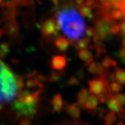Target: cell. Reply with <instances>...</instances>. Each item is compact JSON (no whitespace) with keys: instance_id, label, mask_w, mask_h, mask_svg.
I'll return each instance as SVG.
<instances>
[{"instance_id":"cell-1","label":"cell","mask_w":125,"mask_h":125,"mask_svg":"<svg viewBox=\"0 0 125 125\" xmlns=\"http://www.w3.org/2000/svg\"><path fill=\"white\" fill-rule=\"evenodd\" d=\"M24 85L22 77L16 75L0 58V110L6 104L13 102Z\"/></svg>"},{"instance_id":"cell-2","label":"cell","mask_w":125,"mask_h":125,"mask_svg":"<svg viewBox=\"0 0 125 125\" xmlns=\"http://www.w3.org/2000/svg\"><path fill=\"white\" fill-rule=\"evenodd\" d=\"M56 22L65 36L72 41L82 39L85 33V24L76 10L65 9L56 15Z\"/></svg>"},{"instance_id":"cell-3","label":"cell","mask_w":125,"mask_h":125,"mask_svg":"<svg viewBox=\"0 0 125 125\" xmlns=\"http://www.w3.org/2000/svg\"><path fill=\"white\" fill-rule=\"evenodd\" d=\"M42 88L33 92L22 89L12 104V109L17 113L18 116L29 119L33 117L37 113Z\"/></svg>"},{"instance_id":"cell-4","label":"cell","mask_w":125,"mask_h":125,"mask_svg":"<svg viewBox=\"0 0 125 125\" xmlns=\"http://www.w3.org/2000/svg\"><path fill=\"white\" fill-rule=\"evenodd\" d=\"M60 28L58 24L53 19H48L43 22L41 25V33L42 36L51 37L57 35Z\"/></svg>"},{"instance_id":"cell-5","label":"cell","mask_w":125,"mask_h":125,"mask_svg":"<svg viewBox=\"0 0 125 125\" xmlns=\"http://www.w3.org/2000/svg\"><path fill=\"white\" fill-rule=\"evenodd\" d=\"M67 64V58L64 55H55L51 61V67L57 72H62Z\"/></svg>"},{"instance_id":"cell-6","label":"cell","mask_w":125,"mask_h":125,"mask_svg":"<svg viewBox=\"0 0 125 125\" xmlns=\"http://www.w3.org/2000/svg\"><path fill=\"white\" fill-rule=\"evenodd\" d=\"M50 104L53 109V111L56 113H60L65 108L64 102L61 93H56L52 97L50 101Z\"/></svg>"},{"instance_id":"cell-7","label":"cell","mask_w":125,"mask_h":125,"mask_svg":"<svg viewBox=\"0 0 125 125\" xmlns=\"http://www.w3.org/2000/svg\"><path fill=\"white\" fill-rule=\"evenodd\" d=\"M98 104L99 101L97 97L93 94H90L83 108L86 109L90 113H94L97 112Z\"/></svg>"},{"instance_id":"cell-8","label":"cell","mask_w":125,"mask_h":125,"mask_svg":"<svg viewBox=\"0 0 125 125\" xmlns=\"http://www.w3.org/2000/svg\"><path fill=\"white\" fill-rule=\"evenodd\" d=\"M106 106L108 108V109L112 112H114L115 113H117L120 111L123 108L122 106L120 105V104L116 101V99L114 98L113 94L110 93L108 94L106 101Z\"/></svg>"},{"instance_id":"cell-9","label":"cell","mask_w":125,"mask_h":125,"mask_svg":"<svg viewBox=\"0 0 125 125\" xmlns=\"http://www.w3.org/2000/svg\"><path fill=\"white\" fill-rule=\"evenodd\" d=\"M65 111L72 118L76 120L81 116V108L76 103L70 104L65 106Z\"/></svg>"},{"instance_id":"cell-10","label":"cell","mask_w":125,"mask_h":125,"mask_svg":"<svg viewBox=\"0 0 125 125\" xmlns=\"http://www.w3.org/2000/svg\"><path fill=\"white\" fill-rule=\"evenodd\" d=\"M111 1L113 4L117 8V10L115 12H116L117 14V17L120 18H123L125 21L123 24H125V0H111Z\"/></svg>"},{"instance_id":"cell-11","label":"cell","mask_w":125,"mask_h":125,"mask_svg":"<svg viewBox=\"0 0 125 125\" xmlns=\"http://www.w3.org/2000/svg\"><path fill=\"white\" fill-rule=\"evenodd\" d=\"M55 45L60 52H64L69 48L70 41L63 36H58L55 40Z\"/></svg>"},{"instance_id":"cell-12","label":"cell","mask_w":125,"mask_h":125,"mask_svg":"<svg viewBox=\"0 0 125 125\" xmlns=\"http://www.w3.org/2000/svg\"><path fill=\"white\" fill-rule=\"evenodd\" d=\"M87 70L90 74L93 75H97L98 76H100L104 72V69L102 67L101 63L95 61L90 62L87 66Z\"/></svg>"},{"instance_id":"cell-13","label":"cell","mask_w":125,"mask_h":125,"mask_svg":"<svg viewBox=\"0 0 125 125\" xmlns=\"http://www.w3.org/2000/svg\"><path fill=\"white\" fill-rule=\"evenodd\" d=\"M89 95L90 92L88 89L83 88L79 90L77 95V103H76L79 106V107L82 108H84L85 104Z\"/></svg>"},{"instance_id":"cell-14","label":"cell","mask_w":125,"mask_h":125,"mask_svg":"<svg viewBox=\"0 0 125 125\" xmlns=\"http://www.w3.org/2000/svg\"><path fill=\"white\" fill-rule=\"evenodd\" d=\"M79 58H80L81 61L85 62V66H88L90 62L93 61V56L92 53L87 50V49H83L80 50L78 53Z\"/></svg>"},{"instance_id":"cell-15","label":"cell","mask_w":125,"mask_h":125,"mask_svg":"<svg viewBox=\"0 0 125 125\" xmlns=\"http://www.w3.org/2000/svg\"><path fill=\"white\" fill-rule=\"evenodd\" d=\"M101 65H102V66L104 70H108L111 67L112 68L116 67L117 62L116 61H115L114 59H112L110 57H105L102 61Z\"/></svg>"},{"instance_id":"cell-16","label":"cell","mask_w":125,"mask_h":125,"mask_svg":"<svg viewBox=\"0 0 125 125\" xmlns=\"http://www.w3.org/2000/svg\"><path fill=\"white\" fill-rule=\"evenodd\" d=\"M115 79L120 85H125V70L117 68L115 72Z\"/></svg>"},{"instance_id":"cell-17","label":"cell","mask_w":125,"mask_h":125,"mask_svg":"<svg viewBox=\"0 0 125 125\" xmlns=\"http://www.w3.org/2000/svg\"><path fill=\"white\" fill-rule=\"evenodd\" d=\"M117 115L115 113L110 111L104 117V121L105 125H113L117 122Z\"/></svg>"},{"instance_id":"cell-18","label":"cell","mask_w":125,"mask_h":125,"mask_svg":"<svg viewBox=\"0 0 125 125\" xmlns=\"http://www.w3.org/2000/svg\"><path fill=\"white\" fill-rule=\"evenodd\" d=\"M10 53L9 43L3 42L0 44V58H5Z\"/></svg>"},{"instance_id":"cell-19","label":"cell","mask_w":125,"mask_h":125,"mask_svg":"<svg viewBox=\"0 0 125 125\" xmlns=\"http://www.w3.org/2000/svg\"><path fill=\"white\" fill-rule=\"evenodd\" d=\"M63 74H64L63 72H52L49 74V76L47 77V81H48L49 82H51V83L58 81H59L61 79V77H62Z\"/></svg>"},{"instance_id":"cell-20","label":"cell","mask_w":125,"mask_h":125,"mask_svg":"<svg viewBox=\"0 0 125 125\" xmlns=\"http://www.w3.org/2000/svg\"><path fill=\"white\" fill-rule=\"evenodd\" d=\"M90 40L88 38H82L81 40H78L76 42L75 47L78 50H83V49H86L88 47V45L89 44Z\"/></svg>"},{"instance_id":"cell-21","label":"cell","mask_w":125,"mask_h":125,"mask_svg":"<svg viewBox=\"0 0 125 125\" xmlns=\"http://www.w3.org/2000/svg\"><path fill=\"white\" fill-rule=\"evenodd\" d=\"M110 88H111L112 93L117 94L120 93V92L122 91V86L116 81H113V82L111 83V84H110Z\"/></svg>"},{"instance_id":"cell-22","label":"cell","mask_w":125,"mask_h":125,"mask_svg":"<svg viewBox=\"0 0 125 125\" xmlns=\"http://www.w3.org/2000/svg\"><path fill=\"white\" fill-rule=\"evenodd\" d=\"M18 0H1L0 6L4 7H13L14 6L17 4Z\"/></svg>"},{"instance_id":"cell-23","label":"cell","mask_w":125,"mask_h":125,"mask_svg":"<svg viewBox=\"0 0 125 125\" xmlns=\"http://www.w3.org/2000/svg\"><path fill=\"white\" fill-rule=\"evenodd\" d=\"M114 98L116 99V101L120 104V105L122 106H125V94L122 93L115 94V95H113Z\"/></svg>"},{"instance_id":"cell-24","label":"cell","mask_w":125,"mask_h":125,"mask_svg":"<svg viewBox=\"0 0 125 125\" xmlns=\"http://www.w3.org/2000/svg\"><path fill=\"white\" fill-rule=\"evenodd\" d=\"M67 85L70 86H75V85H79V80L76 76H72L67 81Z\"/></svg>"},{"instance_id":"cell-25","label":"cell","mask_w":125,"mask_h":125,"mask_svg":"<svg viewBox=\"0 0 125 125\" xmlns=\"http://www.w3.org/2000/svg\"><path fill=\"white\" fill-rule=\"evenodd\" d=\"M97 113L98 116L100 118H104L105 117V115L108 113L107 111L102 107H99V108H97Z\"/></svg>"},{"instance_id":"cell-26","label":"cell","mask_w":125,"mask_h":125,"mask_svg":"<svg viewBox=\"0 0 125 125\" xmlns=\"http://www.w3.org/2000/svg\"><path fill=\"white\" fill-rule=\"evenodd\" d=\"M108 94H101L97 96V99H98L99 103H101V104H104L106 103V98H107Z\"/></svg>"},{"instance_id":"cell-27","label":"cell","mask_w":125,"mask_h":125,"mask_svg":"<svg viewBox=\"0 0 125 125\" xmlns=\"http://www.w3.org/2000/svg\"><path fill=\"white\" fill-rule=\"evenodd\" d=\"M19 125H31V120L29 117H23L20 122Z\"/></svg>"},{"instance_id":"cell-28","label":"cell","mask_w":125,"mask_h":125,"mask_svg":"<svg viewBox=\"0 0 125 125\" xmlns=\"http://www.w3.org/2000/svg\"><path fill=\"white\" fill-rule=\"evenodd\" d=\"M117 117L120 119L121 120H125V110L124 108H122L120 111L117 113Z\"/></svg>"},{"instance_id":"cell-29","label":"cell","mask_w":125,"mask_h":125,"mask_svg":"<svg viewBox=\"0 0 125 125\" xmlns=\"http://www.w3.org/2000/svg\"><path fill=\"white\" fill-rule=\"evenodd\" d=\"M76 77L79 79V80H80V79H83L84 78V76H85V74H84V72L83 71L80 69L79 71L76 72Z\"/></svg>"},{"instance_id":"cell-30","label":"cell","mask_w":125,"mask_h":125,"mask_svg":"<svg viewBox=\"0 0 125 125\" xmlns=\"http://www.w3.org/2000/svg\"><path fill=\"white\" fill-rule=\"evenodd\" d=\"M119 57L121 58V59H123V58H125V47H122V49L120 50V52H119Z\"/></svg>"},{"instance_id":"cell-31","label":"cell","mask_w":125,"mask_h":125,"mask_svg":"<svg viewBox=\"0 0 125 125\" xmlns=\"http://www.w3.org/2000/svg\"><path fill=\"white\" fill-rule=\"evenodd\" d=\"M116 125H125V124L122 122V121H120V122H117L116 124Z\"/></svg>"},{"instance_id":"cell-32","label":"cell","mask_w":125,"mask_h":125,"mask_svg":"<svg viewBox=\"0 0 125 125\" xmlns=\"http://www.w3.org/2000/svg\"><path fill=\"white\" fill-rule=\"evenodd\" d=\"M123 45H124V46L125 47V37L124 38V40H123Z\"/></svg>"},{"instance_id":"cell-33","label":"cell","mask_w":125,"mask_h":125,"mask_svg":"<svg viewBox=\"0 0 125 125\" xmlns=\"http://www.w3.org/2000/svg\"><path fill=\"white\" fill-rule=\"evenodd\" d=\"M70 125V124H62V125Z\"/></svg>"},{"instance_id":"cell-34","label":"cell","mask_w":125,"mask_h":125,"mask_svg":"<svg viewBox=\"0 0 125 125\" xmlns=\"http://www.w3.org/2000/svg\"><path fill=\"white\" fill-rule=\"evenodd\" d=\"M122 61L124 62V63H125V58H123V59H122Z\"/></svg>"}]
</instances>
